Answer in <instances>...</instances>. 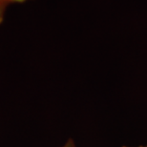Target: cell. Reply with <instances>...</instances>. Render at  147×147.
<instances>
[{
    "mask_svg": "<svg viewBox=\"0 0 147 147\" xmlns=\"http://www.w3.org/2000/svg\"><path fill=\"white\" fill-rule=\"evenodd\" d=\"M7 7H8V5H6V4H4V3L0 2V25L2 24L3 20H4L5 13H6V10H7Z\"/></svg>",
    "mask_w": 147,
    "mask_h": 147,
    "instance_id": "obj_1",
    "label": "cell"
},
{
    "mask_svg": "<svg viewBox=\"0 0 147 147\" xmlns=\"http://www.w3.org/2000/svg\"><path fill=\"white\" fill-rule=\"evenodd\" d=\"M28 1H31V0H0V2L4 3L8 6L11 4H23V3H26Z\"/></svg>",
    "mask_w": 147,
    "mask_h": 147,
    "instance_id": "obj_2",
    "label": "cell"
},
{
    "mask_svg": "<svg viewBox=\"0 0 147 147\" xmlns=\"http://www.w3.org/2000/svg\"><path fill=\"white\" fill-rule=\"evenodd\" d=\"M60 147H76V144H75V142H74V140L70 139V140H67V142L64 143L62 146H60Z\"/></svg>",
    "mask_w": 147,
    "mask_h": 147,
    "instance_id": "obj_3",
    "label": "cell"
},
{
    "mask_svg": "<svg viewBox=\"0 0 147 147\" xmlns=\"http://www.w3.org/2000/svg\"><path fill=\"white\" fill-rule=\"evenodd\" d=\"M123 147H130V146H123ZM137 147H142V145H140V146H137Z\"/></svg>",
    "mask_w": 147,
    "mask_h": 147,
    "instance_id": "obj_4",
    "label": "cell"
},
{
    "mask_svg": "<svg viewBox=\"0 0 147 147\" xmlns=\"http://www.w3.org/2000/svg\"><path fill=\"white\" fill-rule=\"evenodd\" d=\"M142 147H147V144L146 145H142Z\"/></svg>",
    "mask_w": 147,
    "mask_h": 147,
    "instance_id": "obj_5",
    "label": "cell"
}]
</instances>
